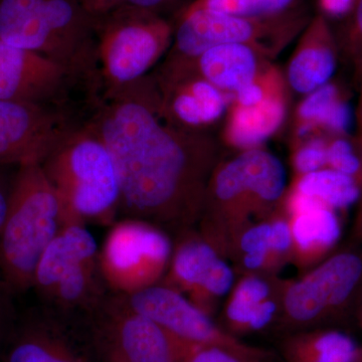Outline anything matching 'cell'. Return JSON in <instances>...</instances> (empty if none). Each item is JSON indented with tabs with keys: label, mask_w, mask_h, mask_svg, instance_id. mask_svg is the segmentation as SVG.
Instances as JSON below:
<instances>
[{
	"label": "cell",
	"mask_w": 362,
	"mask_h": 362,
	"mask_svg": "<svg viewBox=\"0 0 362 362\" xmlns=\"http://www.w3.org/2000/svg\"><path fill=\"white\" fill-rule=\"evenodd\" d=\"M88 125L110 152L126 218L166 233L192 230L201 218L218 146L202 130L171 118L154 76L105 90Z\"/></svg>",
	"instance_id": "obj_1"
},
{
	"label": "cell",
	"mask_w": 362,
	"mask_h": 362,
	"mask_svg": "<svg viewBox=\"0 0 362 362\" xmlns=\"http://www.w3.org/2000/svg\"><path fill=\"white\" fill-rule=\"evenodd\" d=\"M286 188L282 162L261 148L218 162L207 185L199 233L228 258L240 233L270 218Z\"/></svg>",
	"instance_id": "obj_2"
},
{
	"label": "cell",
	"mask_w": 362,
	"mask_h": 362,
	"mask_svg": "<svg viewBox=\"0 0 362 362\" xmlns=\"http://www.w3.org/2000/svg\"><path fill=\"white\" fill-rule=\"evenodd\" d=\"M97 18L78 0H0V40L96 78Z\"/></svg>",
	"instance_id": "obj_3"
},
{
	"label": "cell",
	"mask_w": 362,
	"mask_h": 362,
	"mask_svg": "<svg viewBox=\"0 0 362 362\" xmlns=\"http://www.w3.org/2000/svg\"><path fill=\"white\" fill-rule=\"evenodd\" d=\"M61 202L64 226L113 225L120 209V182L106 145L89 125L73 128L42 161Z\"/></svg>",
	"instance_id": "obj_4"
},
{
	"label": "cell",
	"mask_w": 362,
	"mask_h": 362,
	"mask_svg": "<svg viewBox=\"0 0 362 362\" xmlns=\"http://www.w3.org/2000/svg\"><path fill=\"white\" fill-rule=\"evenodd\" d=\"M64 226L61 202L40 163L18 166L0 230V277L9 292H25L45 249Z\"/></svg>",
	"instance_id": "obj_5"
},
{
	"label": "cell",
	"mask_w": 362,
	"mask_h": 362,
	"mask_svg": "<svg viewBox=\"0 0 362 362\" xmlns=\"http://www.w3.org/2000/svg\"><path fill=\"white\" fill-rule=\"evenodd\" d=\"M175 23L122 4L97 21V73L106 90L141 80L170 49Z\"/></svg>",
	"instance_id": "obj_6"
},
{
	"label": "cell",
	"mask_w": 362,
	"mask_h": 362,
	"mask_svg": "<svg viewBox=\"0 0 362 362\" xmlns=\"http://www.w3.org/2000/svg\"><path fill=\"white\" fill-rule=\"evenodd\" d=\"M99 250L86 225L61 228L45 249L33 287L51 309L66 313H95L105 301Z\"/></svg>",
	"instance_id": "obj_7"
},
{
	"label": "cell",
	"mask_w": 362,
	"mask_h": 362,
	"mask_svg": "<svg viewBox=\"0 0 362 362\" xmlns=\"http://www.w3.org/2000/svg\"><path fill=\"white\" fill-rule=\"evenodd\" d=\"M307 25L301 11L271 18H246L206 9L182 8L175 16L169 59H194L228 44L252 45L273 58Z\"/></svg>",
	"instance_id": "obj_8"
},
{
	"label": "cell",
	"mask_w": 362,
	"mask_h": 362,
	"mask_svg": "<svg viewBox=\"0 0 362 362\" xmlns=\"http://www.w3.org/2000/svg\"><path fill=\"white\" fill-rule=\"evenodd\" d=\"M173 251L168 233L159 226L132 218L115 221L99 251L107 287L129 295L160 284Z\"/></svg>",
	"instance_id": "obj_9"
},
{
	"label": "cell",
	"mask_w": 362,
	"mask_h": 362,
	"mask_svg": "<svg viewBox=\"0 0 362 362\" xmlns=\"http://www.w3.org/2000/svg\"><path fill=\"white\" fill-rule=\"evenodd\" d=\"M362 284V257L341 252L294 282H286L281 318L293 332L318 328L344 310Z\"/></svg>",
	"instance_id": "obj_10"
},
{
	"label": "cell",
	"mask_w": 362,
	"mask_h": 362,
	"mask_svg": "<svg viewBox=\"0 0 362 362\" xmlns=\"http://www.w3.org/2000/svg\"><path fill=\"white\" fill-rule=\"evenodd\" d=\"M2 362H107L95 323L54 310L28 319L7 344Z\"/></svg>",
	"instance_id": "obj_11"
},
{
	"label": "cell",
	"mask_w": 362,
	"mask_h": 362,
	"mask_svg": "<svg viewBox=\"0 0 362 362\" xmlns=\"http://www.w3.org/2000/svg\"><path fill=\"white\" fill-rule=\"evenodd\" d=\"M235 272L199 233H181L160 284L180 292L213 317L235 285Z\"/></svg>",
	"instance_id": "obj_12"
},
{
	"label": "cell",
	"mask_w": 362,
	"mask_h": 362,
	"mask_svg": "<svg viewBox=\"0 0 362 362\" xmlns=\"http://www.w3.org/2000/svg\"><path fill=\"white\" fill-rule=\"evenodd\" d=\"M126 306L185 341L221 345L235 349L252 346L233 337L195 306L188 298L168 286L157 284L129 295L117 294Z\"/></svg>",
	"instance_id": "obj_13"
},
{
	"label": "cell",
	"mask_w": 362,
	"mask_h": 362,
	"mask_svg": "<svg viewBox=\"0 0 362 362\" xmlns=\"http://www.w3.org/2000/svg\"><path fill=\"white\" fill-rule=\"evenodd\" d=\"M95 323L107 362H176L175 337L116 294L104 301Z\"/></svg>",
	"instance_id": "obj_14"
},
{
	"label": "cell",
	"mask_w": 362,
	"mask_h": 362,
	"mask_svg": "<svg viewBox=\"0 0 362 362\" xmlns=\"http://www.w3.org/2000/svg\"><path fill=\"white\" fill-rule=\"evenodd\" d=\"M73 128L49 107L0 101V166L42 164Z\"/></svg>",
	"instance_id": "obj_15"
},
{
	"label": "cell",
	"mask_w": 362,
	"mask_h": 362,
	"mask_svg": "<svg viewBox=\"0 0 362 362\" xmlns=\"http://www.w3.org/2000/svg\"><path fill=\"white\" fill-rule=\"evenodd\" d=\"M75 78L54 59L0 40V101L49 107Z\"/></svg>",
	"instance_id": "obj_16"
},
{
	"label": "cell",
	"mask_w": 362,
	"mask_h": 362,
	"mask_svg": "<svg viewBox=\"0 0 362 362\" xmlns=\"http://www.w3.org/2000/svg\"><path fill=\"white\" fill-rule=\"evenodd\" d=\"M154 78L169 115L192 129L202 130L218 121L232 99V94L214 87L180 59H168Z\"/></svg>",
	"instance_id": "obj_17"
},
{
	"label": "cell",
	"mask_w": 362,
	"mask_h": 362,
	"mask_svg": "<svg viewBox=\"0 0 362 362\" xmlns=\"http://www.w3.org/2000/svg\"><path fill=\"white\" fill-rule=\"evenodd\" d=\"M285 285L274 274H244L226 298L223 329L235 337L266 329L281 316Z\"/></svg>",
	"instance_id": "obj_18"
},
{
	"label": "cell",
	"mask_w": 362,
	"mask_h": 362,
	"mask_svg": "<svg viewBox=\"0 0 362 362\" xmlns=\"http://www.w3.org/2000/svg\"><path fill=\"white\" fill-rule=\"evenodd\" d=\"M337 66V47L329 23L319 14L305 28L287 70L293 90L307 95L329 83Z\"/></svg>",
	"instance_id": "obj_19"
},
{
	"label": "cell",
	"mask_w": 362,
	"mask_h": 362,
	"mask_svg": "<svg viewBox=\"0 0 362 362\" xmlns=\"http://www.w3.org/2000/svg\"><path fill=\"white\" fill-rule=\"evenodd\" d=\"M292 235L287 216L270 218L246 228L235 240L228 258L247 273L274 274L291 261Z\"/></svg>",
	"instance_id": "obj_20"
},
{
	"label": "cell",
	"mask_w": 362,
	"mask_h": 362,
	"mask_svg": "<svg viewBox=\"0 0 362 362\" xmlns=\"http://www.w3.org/2000/svg\"><path fill=\"white\" fill-rule=\"evenodd\" d=\"M291 262L301 270H310L328 258L341 235V225L337 211L315 202L291 216Z\"/></svg>",
	"instance_id": "obj_21"
},
{
	"label": "cell",
	"mask_w": 362,
	"mask_h": 362,
	"mask_svg": "<svg viewBox=\"0 0 362 362\" xmlns=\"http://www.w3.org/2000/svg\"><path fill=\"white\" fill-rule=\"evenodd\" d=\"M265 59L252 45L228 44L211 47L194 59L180 61L189 64L197 75L214 87L233 95L265 70Z\"/></svg>",
	"instance_id": "obj_22"
},
{
	"label": "cell",
	"mask_w": 362,
	"mask_h": 362,
	"mask_svg": "<svg viewBox=\"0 0 362 362\" xmlns=\"http://www.w3.org/2000/svg\"><path fill=\"white\" fill-rule=\"evenodd\" d=\"M287 113L285 90L272 95L261 104L242 107L233 104L226 122V141L235 148H259L275 134Z\"/></svg>",
	"instance_id": "obj_23"
},
{
	"label": "cell",
	"mask_w": 362,
	"mask_h": 362,
	"mask_svg": "<svg viewBox=\"0 0 362 362\" xmlns=\"http://www.w3.org/2000/svg\"><path fill=\"white\" fill-rule=\"evenodd\" d=\"M359 347L342 331L312 328L288 335L281 354L284 362H356Z\"/></svg>",
	"instance_id": "obj_24"
},
{
	"label": "cell",
	"mask_w": 362,
	"mask_h": 362,
	"mask_svg": "<svg viewBox=\"0 0 362 362\" xmlns=\"http://www.w3.org/2000/svg\"><path fill=\"white\" fill-rule=\"evenodd\" d=\"M292 189L338 211L356 204L361 197V182L352 176L328 168L298 176Z\"/></svg>",
	"instance_id": "obj_25"
},
{
	"label": "cell",
	"mask_w": 362,
	"mask_h": 362,
	"mask_svg": "<svg viewBox=\"0 0 362 362\" xmlns=\"http://www.w3.org/2000/svg\"><path fill=\"white\" fill-rule=\"evenodd\" d=\"M302 0H192L183 8L206 9L246 18H271L299 11Z\"/></svg>",
	"instance_id": "obj_26"
},
{
	"label": "cell",
	"mask_w": 362,
	"mask_h": 362,
	"mask_svg": "<svg viewBox=\"0 0 362 362\" xmlns=\"http://www.w3.org/2000/svg\"><path fill=\"white\" fill-rule=\"evenodd\" d=\"M176 362H270L265 350L235 349L221 345L199 344L175 338Z\"/></svg>",
	"instance_id": "obj_27"
},
{
	"label": "cell",
	"mask_w": 362,
	"mask_h": 362,
	"mask_svg": "<svg viewBox=\"0 0 362 362\" xmlns=\"http://www.w3.org/2000/svg\"><path fill=\"white\" fill-rule=\"evenodd\" d=\"M340 98L337 86L330 82L307 94L297 111L300 120L298 135L307 136L316 127H322Z\"/></svg>",
	"instance_id": "obj_28"
},
{
	"label": "cell",
	"mask_w": 362,
	"mask_h": 362,
	"mask_svg": "<svg viewBox=\"0 0 362 362\" xmlns=\"http://www.w3.org/2000/svg\"><path fill=\"white\" fill-rule=\"evenodd\" d=\"M327 168L362 181V162L346 138H334L328 143Z\"/></svg>",
	"instance_id": "obj_29"
},
{
	"label": "cell",
	"mask_w": 362,
	"mask_h": 362,
	"mask_svg": "<svg viewBox=\"0 0 362 362\" xmlns=\"http://www.w3.org/2000/svg\"><path fill=\"white\" fill-rule=\"evenodd\" d=\"M327 145L323 138L312 137L298 147L293 156L298 176L327 168Z\"/></svg>",
	"instance_id": "obj_30"
},
{
	"label": "cell",
	"mask_w": 362,
	"mask_h": 362,
	"mask_svg": "<svg viewBox=\"0 0 362 362\" xmlns=\"http://www.w3.org/2000/svg\"><path fill=\"white\" fill-rule=\"evenodd\" d=\"M354 113L351 105L340 98L326 118L322 128L338 135L349 134L354 127Z\"/></svg>",
	"instance_id": "obj_31"
},
{
	"label": "cell",
	"mask_w": 362,
	"mask_h": 362,
	"mask_svg": "<svg viewBox=\"0 0 362 362\" xmlns=\"http://www.w3.org/2000/svg\"><path fill=\"white\" fill-rule=\"evenodd\" d=\"M346 20L343 30V44L351 54H359L362 52V0H357Z\"/></svg>",
	"instance_id": "obj_32"
},
{
	"label": "cell",
	"mask_w": 362,
	"mask_h": 362,
	"mask_svg": "<svg viewBox=\"0 0 362 362\" xmlns=\"http://www.w3.org/2000/svg\"><path fill=\"white\" fill-rule=\"evenodd\" d=\"M190 1L192 0H123V4L168 18L169 13H175L176 16Z\"/></svg>",
	"instance_id": "obj_33"
},
{
	"label": "cell",
	"mask_w": 362,
	"mask_h": 362,
	"mask_svg": "<svg viewBox=\"0 0 362 362\" xmlns=\"http://www.w3.org/2000/svg\"><path fill=\"white\" fill-rule=\"evenodd\" d=\"M14 168L18 166H0V230L6 221L11 192H13L14 177L18 170L16 168L13 173L11 168Z\"/></svg>",
	"instance_id": "obj_34"
},
{
	"label": "cell",
	"mask_w": 362,
	"mask_h": 362,
	"mask_svg": "<svg viewBox=\"0 0 362 362\" xmlns=\"http://www.w3.org/2000/svg\"><path fill=\"white\" fill-rule=\"evenodd\" d=\"M357 0H318L321 16L327 20H345L354 11Z\"/></svg>",
	"instance_id": "obj_35"
},
{
	"label": "cell",
	"mask_w": 362,
	"mask_h": 362,
	"mask_svg": "<svg viewBox=\"0 0 362 362\" xmlns=\"http://www.w3.org/2000/svg\"><path fill=\"white\" fill-rule=\"evenodd\" d=\"M122 4L123 0H90L89 13L99 20Z\"/></svg>",
	"instance_id": "obj_36"
},
{
	"label": "cell",
	"mask_w": 362,
	"mask_h": 362,
	"mask_svg": "<svg viewBox=\"0 0 362 362\" xmlns=\"http://www.w3.org/2000/svg\"><path fill=\"white\" fill-rule=\"evenodd\" d=\"M9 292L6 284L0 277V341L4 333V325H6L7 305L6 301V293Z\"/></svg>",
	"instance_id": "obj_37"
},
{
	"label": "cell",
	"mask_w": 362,
	"mask_h": 362,
	"mask_svg": "<svg viewBox=\"0 0 362 362\" xmlns=\"http://www.w3.org/2000/svg\"><path fill=\"white\" fill-rule=\"evenodd\" d=\"M356 362H362V346L359 347L358 356Z\"/></svg>",
	"instance_id": "obj_38"
},
{
	"label": "cell",
	"mask_w": 362,
	"mask_h": 362,
	"mask_svg": "<svg viewBox=\"0 0 362 362\" xmlns=\"http://www.w3.org/2000/svg\"><path fill=\"white\" fill-rule=\"evenodd\" d=\"M359 69H361V73L362 74V52L359 54Z\"/></svg>",
	"instance_id": "obj_39"
},
{
	"label": "cell",
	"mask_w": 362,
	"mask_h": 362,
	"mask_svg": "<svg viewBox=\"0 0 362 362\" xmlns=\"http://www.w3.org/2000/svg\"><path fill=\"white\" fill-rule=\"evenodd\" d=\"M359 318H361V325H362V306H361V313H359Z\"/></svg>",
	"instance_id": "obj_40"
},
{
	"label": "cell",
	"mask_w": 362,
	"mask_h": 362,
	"mask_svg": "<svg viewBox=\"0 0 362 362\" xmlns=\"http://www.w3.org/2000/svg\"><path fill=\"white\" fill-rule=\"evenodd\" d=\"M361 107H362V97H361Z\"/></svg>",
	"instance_id": "obj_41"
}]
</instances>
